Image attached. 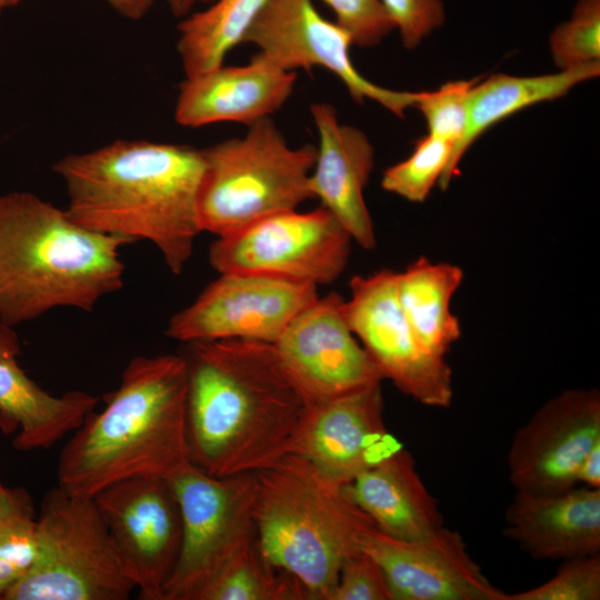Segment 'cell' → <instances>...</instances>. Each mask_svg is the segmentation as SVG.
<instances>
[{"instance_id":"obj_1","label":"cell","mask_w":600,"mask_h":600,"mask_svg":"<svg viewBox=\"0 0 600 600\" xmlns=\"http://www.w3.org/2000/svg\"><path fill=\"white\" fill-rule=\"evenodd\" d=\"M190 462L213 477L258 472L292 453L311 404L273 343H182Z\"/></svg>"},{"instance_id":"obj_2","label":"cell","mask_w":600,"mask_h":600,"mask_svg":"<svg viewBox=\"0 0 600 600\" xmlns=\"http://www.w3.org/2000/svg\"><path fill=\"white\" fill-rule=\"evenodd\" d=\"M202 149L117 140L68 154L54 164L68 194L66 211L81 227L134 242L148 240L173 274L190 260L201 231L198 199Z\"/></svg>"},{"instance_id":"obj_3","label":"cell","mask_w":600,"mask_h":600,"mask_svg":"<svg viewBox=\"0 0 600 600\" xmlns=\"http://www.w3.org/2000/svg\"><path fill=\"white\" fill-rule=\"evenodd\" d=\"M62 448L58 486L93 498L133 477L170 478L189 466L187 368L178 354L138 356Z\"/></svg>"},{"instance_id":"obj_4","label":"cell","mask_w":600,"mask_h":600,"mask_svg":"<svg viewBox=\"0 0 600 600\" xmlns=\"http://www.w3.org/2000/svg\"><path fill=\"white\" fill-rule=\"evenodd\" d=\"M131 240L88 230L27 191L0 196V322L16 327L58 308L91 312L123 286Z\"/></svg>"},{"instance_id":"obj_5","label":"cell","mask_w":600,"mask_h":600,"mask_svg":"<svg viewBox=\"0 0 600 600\" xmlns=\"http://www.w3.org/2000/svg\"><path fill=\"white\" fill-rule=\"evenodd\" d=\"M254 520L264 554L311 600H329L342 563L376 527L344 486L294 453L256 472Z\"/></svg>"},{"instance_id":"obj_6","label":"cell","mask_w":600,"mask_h":600,"mask_svg":"<svg viewBox=\"0 0 600 600\" xmlns=\"http://www.w3.org/2000/svg\"><path fill=\"white\" fill-rule=\"evenodd\" d=\"M202 151L201 231L229 236L313 199L309 181L317 147H290L270 117Z\"/></svg>"},{"instance_id":"obj_7","label":"cell","mask_w":600,"mask_h":600,"mask_svg":"<svg viewBox=\"0 0 600 600\" xmlns=\"http://www.w3.org/2000/svg\"><path fill=\"white\" fill-rule=\"evenodd\" d=\"M133 590L94 499L50 489L34 560L4 600H127Z\"/></svg>"},{"instance_id":"obj_8","label":"cell","mask_w":600,"mask_h":600,"mask_svg":"<svg viewBox=\"0 0 600 600\" xmlns=\"http://www.w3.org/2000/svg\"><path fill=\"white\" fill-rule=\"evenodd\" d=\"M167 479L180 506L183 537L163 600H199L257 539L256 472L213 477L190 463Z\"/></svg>"},{"instance_id":"obj_9","label":"cell","mask_w":600,"mask_h":600,"mask_svg":"<svg viewBox=\"0 0 600 600\" xmlns=\"http://www.w3.org/2000/svg\"><path fill=\"white\" fill-rule=\"evenodd\" d=\"M352 241L322 206L307 212L294 209L217 238L209 248V262L219 273L263 274L319 287L342 274Z\"/></svg>"},{"instance_id":"obj_10","label":"cell","mask_w":600,"mask_h":600,"mask_svg":"<svg viewBox=\"0 0 600 600\" xmlns=\"http://www.w3.org/2000/svg\"><path fill=\"white\" fill-rule=\"evenodd\" d=\"M344 313L350 329L379 368L401 392L429 407L448 408L452 372L446 357L432 352L406 317L390 269L354 276Z\"/></svg>"},{"instance_id":"obj_11","label":"cell","mask_w":600,"mask_h":600,"mask_svg":"<svg viewBox=\"0 0 600 600\" xmlns=\"http://www.w3.org/2000/svg\"><path fill=\"white\" fill-rule=\"evenodd\" d=\"M116 553L142 600H163L182 546V516L167 478L133 477L93 497Z\"/></svg>"},{"instance_id":"obj_12","label":"cell","mask_w":600,"mask_h":600,"mask_svg":"<svg viewBox=\"0 0 600 600\" xmlns=\"http://www.w3.org/2000/svg\"><path fill=\"white\" fill-rule=\"evenodd\" d=\"M176 312L166 334L181 343L250 340L274 343L318 297V287L278 277L228 272Z\"/></svg>"},{"instance_id":"obj_13","label":"cell","mask_w":600,"mask_h":600,"mask_svg":"<svg viewBox=\"0 0 600 600\" xmlns=\"http://www.w3.org/2000/svg\"><path fill=\"white\" fill-rule=\"evenodd\" d=\"M242 43L256 46L287 71L322 67L342 81L356 102L373 100L398 117L418 98V92L391 90L366 79L351 61L349 33L323 18L312 0H268Z\"/></svg>"},{"instance_id":"obj_14","label":"cell","mask_w":600,"mask_h":600,"mask_svg":"<svg viewBox=\"0 0 600 600\" xmlns=\"http://www.w3.org/2000/svg\"><path fill=\"white\" fill-rule=\"evenodd\" d=\"M273 344L286 371L311 406L384 380L350 329L344 299L337 292L319 296Z\"/></svg>"},{"instance_id":"obj_15","label":"cell","mask_w":600,"mask_h":600,"mask_svg":"<svg viewBox=\"0 0 600 600\" xmlns=\"http://www.w3.org/2000/svg\"><path fill=\"white\" fill-rule=\"evenodd\" d=\"M599 440V390H564L516 431L507 460L510 482L528 493L569 490L578 484L581 460Z\"/></svg>"},{"instance_id":"obj_16","label":"cell","mask_w":600,"mask_h":600,"mask_svg":"<svg viewBox=\"0 0 600 600\" xmlns=\"http://www.w3.org/2000/svg\"><path fill=\"white\" fill-rule=\"evenodd\" d=\"M363 551L382 568L393 600H503L468 552L462 536L447 528L401 540L374 527Z\"/></svg>"},{"instance_id":"obj_17","label":"cell","mask_w":600,"mask_h":600,"mask_svg":"<svg viewBox=\"0 0 600 600\" xmlns=\"http://www.w3.org/2000/svg\"><path fill=\"white\" fill-rule=\"evenodd\" d=\"M383 409L381 383L312 404L292 453L346 486L401 447Z\"/></svg>"},{"instance_id":"obj_18","label":"cell","mask_w":600,"mask_h":600,"mask_svg":"<svg viewBox=\"0 0 600 600\" xmlns=\"http://www.w3.org/2000/svg\"><path fill=\"white\" fill-rule=\"evenodd\" d=\"M319 144L310 174L313 199L329 210L361 248L376 247L374 226L364 200L374 166V150L359 129L339 121L328 102L310 106Z\"/></svg>"},{"instance_id":"obj_19","label":"cell","mask_w":600,"mask_h":600,"mask_svg":"<svg viewBox=\"0 0 600 600\" xmlns=\"http://www.w3.org/2000/svg\"><path fill=\"white\" fill-rule=\"evenodd\" d=\"M296 71L279 68L261 53L243 66H219L179 87L176 121L190 128L216 122L251 126L269 118L293 92Z\"/></svg>"},{"instance_id":"obj_20","label":"cell","mask_w":600,"mask_h":600,"mask_svg":"<svg viewBox=\"0 0 600 600\" xmlns=\"http://www.w3.org/2000/svg\"><path fill=\"white\" fill-rule=\"evenodd\" d=\"M503 534L534 560L600 553V489L573 487L550 494L516 491Z\"/></svg>"},{"instance_id":"obj_21","label":"cell","mask_w":600,"mask_h":600,"mask_svg":"<svg viewBox=\"0 0 600 600\" xmlns=\"http://www.w3.org/2000/svg\"><path fill=\"white\" fill-rule=\"evenodd\" d=\"M20 353L14 327L0 322V429L14 434L18 450L47 449L79 428L99 399L80 390L49 393L19 366Z\"/></svg>"},{"instance_id":"obj_22","label":"cell","mask_w":600,"mask_h":600,"mask_svg":"<svg viewBox=\"0 0 600 600\" xmlns=\"http://www.w3.org/2000/svg\"><path fill=\"white\" fill-rule=\"evenodd\" d=\"M344 488L374 526L390 537L416 540L444 526L437 499L402 446Z\"/></svg>"},{"instance_id":"obj_23","label":"cell","mask_w":600,"mask_h":600,"mask_svg":"<svg viewBox=\"0 0 600 600\" xmlns=\"http://www.w3.org/2000/svg\"><path fill=\"white\" fill-rule=\"evenodd\" d=\"M600 63L591 62L558 73L513 77L492 74L471 88L467 100V121L463 133L452 147L448 166L439 180L447 189L457 174L458 164L472 143L489 128L532 104L567 94L574 86L598 77Z\"/></svg>"},{"instance_id":"obj_24","label":"cell","mask_w":600,"mask_h":600,"mask_svg":"<svg viewBox=\"0 0 600 600\" xmlns=\"http://www.w3.org/2000/svg\"><path fill=\"white\" fill-rule=\"evenodd\" d=\"M463 276L460 267L432 262L426 257L397 272V293L406 317L420 340L441 357L461 337L460 322L450 303Z\"/></svg>"},{"instance_id":"obj_25","label":"cell","mask_w":600,"mask_h":600,"mask_svg":"<svg viewBox=\"0 0 600 600\" xmlns=\"http://www.w3.org/2000/svg\"><path fill=\"white\" fill-rule=\"evenodd\" d=\"M268 0H213L203 11L189 14L178 26V53L186 77L223 64Z\"/></svg>"},{"instance_id":"obj_26","label":"cell","mask_w":600,"mask_h":600,"mask_svg":"<svg viewBox=\"0 0 600 600\" xmlns=\"http://www.w3.org/2000/svg\"><path fill=\"white\" fill-rule=\"evenodd\" d=\"M199 600H311L303 584L274 564L258 538L201 593Z\"/></svg>"},{"instance_id":"obj_27","label":"cell","mask_w":600,"mask_h":600,"mask_svg":"<svg viewBox=\"0 0 600 600\" xmlns=\"http://www.w3.org/2000/svg\"><path fill=\"white\" fill-rule=\"evenodd\" d=\"M452 143L427 134L420 138L412 153L383 172L381 187L411 202H423L442 177Z\"/></svg>"},{"instance_id":"obj_28","label":"cell","mask_w":600,"mask_h":600,"mask_svg":"<svg viewBox=\"0 0 600 600\" xmlns=\"http://www.w3.org/2000/svg\"><path fill=\"white\" fill-rule=\"evenodd\" d=\"M38 519L24 488H0V559L21 574L37 552Z\"/></svg>"},{"instance_id":"obj_29","label":"cell","mask_w":600,"mask_h":600,"mask_svg":"<svg viewBox=\"0 0 600 600\" xmlns=\"http://www.w3.org/2000/svg\"><path fill=\"white\" fill-rule=\"evenodd\" d=\"M550 49L561 70L599 61L600 0H579L571 18L551 33Z\"/></svg>"},{"instance_id":"obj_30","label":"cell","mask_w":600,"mask_h":600,"mask_svg":"<svg viewBox=\"0 0 600 600\" xmlns=\"http://www.w3.org/2000/svg\"><path fill=\"white\" fill-rule=\"evenodd\" d=\"M600 553L563 560L556 574L546 582L503 600H599Z\"/></svg>"},{"instance_id":"obj_31","label":"cell","mask_w":600,"mask_h":600,"mask_svg":"<svg viewBox=\"0 0 600 600\" xmlns=\"http://www.w3.org/2000/svg\"><path fill=\"white\" fill-rule=\"evenodd\" d=\"M479 79L450 81L436 91L418 92L414 107L422 112L429 134L452 147L457 143L466 127L469 92Z\"/></svg>"},{"instance_id":"obj_32","label":"cell","mask_w":600,"mask_h":600,"mask_svg":"<svg viewBox=\"0 0 600 600\" xmlns=\"http://www.w3.org/2000/svg\"><path fill=\"white\" fill-rule=\"evenodd\" d=\"M333 11L336 23L351 37L352 44L373 47L394 24L381 0H323Z\"/></svg>"},{"instance_id":"obj_33","label":"cell","mask_w":600,"mask_h":600,"mask_svg":"<svg viewBox=\"0 0 600 600\" xmlns=\"http://www.w3.org/2000/svg\"><path fill=\"white\" fill-rule=\"evenodd\" d=\"M329 600H393L380 564L366 551L350 556L341 566Z\"/></svg>"},{"instance_id":"obj_34","label":"cell","mask_w":600,"mask_h":600,"mask_svg":"<svg viewBox=\"0 0 600 600\" xmlns=\"http://www.w3.org/2000/svg\"><path fill=\"white\" fill-rule=\"evenodd\" d=\"M406 49L416 48L446 20L442 0H381Z\"/></svg>"},{"instance_id":"obj_35","label":"cell","mask_w":600,"mask_h":600,"mask_svg":"<svg viewBox=\"0 0 600 600\" xmlns=\"http://www.w3.org/2000/svg\"><path fill=\"white\" fill-rule=\"evenodd\" d=\"M577 482L600 489V440L590 448L581 460L577 471Z\"/></svg>"},{"instance_id":"obj_36","label":"cell","mask_w":600,"mask_h":600,"mask_svg":"<svg viewBox=\"0 0 600 600\" xmlns=\"http://www.w3.org/2000/svg\"><path fill=\"white\" fill-rule=\"evenodd\" d=\"M3 7H12L21 0H1ZM121 16L139 20L150 10L153 0H106Z\"/></svg>"},{"instance_id":"obj_37","label":"cell","mask_w":600,"mask_h":600,"mask_svg":"<svg viewBox=\"0 0 600 600\" xmlns=\"http://www.w3.org/2000/svg\"><path fill=\"white\" fill-rule=\"evenodd\" d=\"M20 576L19 571L0 559V600H4L8 591Z\"/></svg>"},{"instance_id":"obj_38","label":"cell","mask_w":600,"mask_h":600,"mask_svg":"<svg viewBox=\"0 0 600 600\" xmlns=\"http://www.w3.org/2000/svg\"><path fill=\"white\" fill-rule=\"evenodd\" d=\"M176 17L187 16L197 0H167Z\"/></svg>"},{"instance_id":"obj_39","label":"cell","mask_w":600,"mask_h":600,"mask_svg":"<svg viewBox=\"0 0 600 600\" xmlns=\"http://www.w3.org/2000/svg\"><path fill=\"white\" fill-rule=\"evenodd\" d=\"M3 4H2V1L0 0V11L3 9Z\"/></svg>"},{"instance_id":"obj_40","label":"cell","mask_w":600,"mask_h":600,"mask_svg":"<svg viewBox=\"0 0 600 600\" xmlns=\"http://www.w3.org/2000/svg\"><path fill=\"white\" fill-rule=\"evenodd\" d=\"M200 1H202V2H209V3H210V2H212L213 0H200Z\"/></svg>"},{"instance_id":"obj_41","label":"cell","mask_w":600,"mask_h":600,"mask_svg":"<svg viewBox=\"0 0 600 600\" xmlns=\"http://www.w3.org/2000/svg\"><path fill=\"white\" fill-rule=\"evenodd\" d=\"M1 486H2V483H1V481H0V488H1Z\"/></svg>"}]
</instances>
